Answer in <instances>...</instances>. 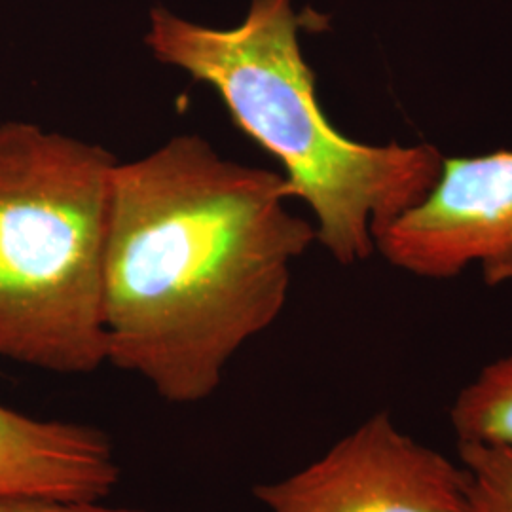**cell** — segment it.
Masks as SVG:
<instances>
[{"instance_id":"7a4b0ae2","label":"cell","mask_w":512,"mask_h":512,"mask_svg":"<svg viewBox=\"0 0 512 512\" xmlns=\"http://www.w3.org/2000/svg\"><path fill=\"white\" fill-rule=\"evenodd\" d=\"M325 25L315 12H296L293 0H249L232 29L156 6L145 44L160 63L219 93L234 124L279 162L291 198L310 207L317 243L353 266L423 200L444 156L429 143H359L330 124L300 44L302 29Z\"/></svg>"},{"instance_id":"9c48e42d","label":"cell","mask_w":512,"mask_h":512,"mask_svg":"<svg viewBox=\"0 0 512 512\" xmlns=\"http://www.w3.org/2000/svg\"><path fill=\"white\" fill-rule=\"evenodd\" d=\"M0 512H148L128 507H107L101 501L63 499L54 495L0 494Z\"/></svg>"},{"instance_id":"52a82bcc","label":"cell","mask_w":512,"mask_h":512,"mask_svg":"<svg viewBox=\"0 0 512 512\" xmlns=\"http://www.w3.org/2000/svg\"><path fill=\"white\" fill-rule=\"evenodd\" d=\"M448 418L458 444L512 446V351L459 391Z\"/></svg>"},{"instance_id":"277c9868","label":"cell","mask_w":512,"mask_h":512,"mask_svg":"<svg viewBox=\"0 0 512 512\" xmlns=\"http://www.w3.org/2000/svg\"><path fill=\"white\" fill-rule=\"evenodd\" d=\"M253 495L268 512H473L463 465L406 435L385 410Z\"/></svg>"},{"instance_id":"ba28073f","label":"cell","mask_w":512,"mask_h":512,"mask_svg":"<svg viewBox=\"0 0 512 512\" xmlns=\"http://www.w3.org/2000/svg\"><path fill=\"white\" fill-rule=\"evenodd\" d=\"M473 512H512V446L458 444Z\"/></svg>"},{"instance_id":"8992f818","label":"cell","mask_w":512,"mask_h":512,"mask_svg":"<svg viewBox=\"0 0 512 512\" xmlns=\"http://www.w3.org/2000/svg\"><path fill=\"white\" fill-rule=\"evenodd\" d=\"M120 475L112 440L101 429L38 420L0 404V494L103 501Z\"/></svg>"},{"instance_id":"5b68a950","label":"cell","mask_w":512,"mask_h":512,"mask_svg":"<svg viewBox=\"0 0 512 512\" xmlns=\"http://www.w3.org/2000/svg\"><path fill=\"white\" fill-rule=\"evenodd\" d=\"M376 253L423 279L478 266L486 285L512 283V150L442 158L431 190L376 238Z\"/></svg>"},{"instance_id":"6da1fadb","label":"cell","mask_w":512,"mask_h":512,"mask_svg":"<svg viewBox=\"0 0 512 512\" xmlns=\"http://www.w3.org/2000/svg\"><path fill=\"white\" fill-rule=\"evenodd\" d=\"M281 173L177 135L112 175L103 277L107 363L167 403L196 404L287 304L317 241Z\"/></svg>"},{"instance_id":"3957f363","label":"cell","mask_w":512,"mask_h":512,"mask_svg":"<svg viewBox=\"0 0 512 512\" xmlns=\"http://www.w3.org/2000/svg\"><path fill=\"white\" fill-rule=\"evenodd\" d=\"M107 148L0 124V359L63 376L107 363Z\"/></svg>"}]
</instances>
